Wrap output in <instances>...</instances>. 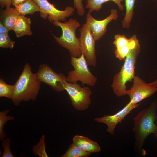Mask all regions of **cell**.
Instances as JSON below:
<instances>
[{
	"label": "cell",
	"instance_id": "f1b7e54d",
	"mask_svg": "<svg viewBox=\"0 0 157 157\" xmlns=\"http://www.w3.org/2000/svg\"><path fill=\"white\" fill-rule=\"evenodd\" d=\"M9 31L3 25L2 22H0V33L8 34Z\"/></svg>",
	"mask_w": 157,
	"mask_h": 157
},
{
	"label": "cell",
	"instance_id": "836d02e7",
	"mask_svg": "<svg viewBox=\"0 0 157 157\" xmlns=\"http://www.w3.org/2000/svg\"></svg>",
	"mask_w": 157,
	"mask_h": 157
},
{
	"label": "cell",
	"instance_id": "1f68e13d",
	"mask_svg": "<svg viewBox=\"0 0 157 157\" xmlns=\"http://www.w3.org/2000/svg\"><path fill=\"white\" fill-rule=\"evenodd\" d=\"M156 129L154 133V136L157 139V117L156 119Z\"/></svg>",
	"mask_w": 157,
	"mask_h": 157
},
{
	"label": "cell",
	"instance_id": "3957f363",
	"mask_svg": "<svg viewBox=\"0 0 157 157\" xmlns=\"http://www.w3.org/2000/svg\"><path fill=\"white\" fill-rule=\"evenodd\" d=\"M140 49L139 43L129 52L120 71L113 77L111 87L114 93L118 97L127 94L126 84L128 81H132L135 76V65Z\"/></svg>",
	"mask_w": 157,
	"mask_h": 157
},
{
	"label": "cell",
	"instance_id": "ac0fdd59",
	"mask_svg": "<svg viewBox=\"0 0 157 157\" xmlns=\"http://www.w3.org/2000/svg\"><path fill=\"white\" fill-rule=\"evenodd\" d=\"M131 38V40L128 44L122 48L115 49V56L120 60L125 59L130 51L139 43L135 35H133Z\"/></svg>",
	"mask_w": 157,
	"mask_h": 157
},
{
	"label": "cell",
	"instance_id": "d6986e66",
	"mask_svg": "<svg viewBox=\"0 0 157 157\" xmlns=\"http://www.w3.org/2000/svg\"><path fill=\"white\" fill-rule=\"evenodd\" d=\"M135 0H125L126 12L122 22L123 28H128L130 26L134 13V8Z\"/></svg>",
	"mask_w": 157,
	"mask_h": 157
},
{
	"label": "cell",
	"instance_id": "603a6c76",
	"mask_svg": "<svg viewBox=\"0 0 157 157\" xmlns=\"http://www.w3.org/2000/svg\"><path fill=\"white\" fill-rule=\"evenodd\" d=\"M45 135H43L40 138V141L33 146L32 148L34 154L40 157H48L46 150Z\"/></svg>",
	"mask_w": 157,
	"mask_h": 157
},
{
	"label": "cell",
	"instance_id": "8fae6325",
	"mask_svg": "<svg viewBox=\"0 0 157 157\" xmlns=\"http://www.w3.org/2000/svg\"><path fill=\"white\" fill-rule=\"evenodd\" d=\"M118 17L117 11L113 9L109 15L103 20H98L88 12L86 15V22L89 25L92 34L96 41L99 40L107 31L108 24L113 20L116 21Z\"/></svg>",
	"mask_w": 157,
	"mask_h": 157
},
{
	"label": "cell",
	"instance_id": "cb8c5ba5",
	"mask_svg": "<svg viewBox=\"0 0 157 157\" xmlns=\"http://www.w3.org/2000/svg\"><path fill=\"white\" fill-rule=\"evenodd\" d=\"M114 38L115 40L113 44L115 45L116 49H117L126 46L132 40L131 37L129 39L124 35L119 34L115 35Z\"/></svg>",
	"mask_w": 157,
	"mask_h": 157
},
{
	"label": "cell",
	"instance_id": "d4e9b609",
	"mask_svg": "<svg viewBox=\"0 0 157 157\" xmlns=\"http://www.w3.org/2000/svg\"><path fill=\"white\" fill-rule=\"evenodd\" d=\"M15 42L12 41L8 34L0 33V47L4 48L13 49Z\"/></svg>",
	"mask_w": 157,
	"mask_h": 157
},
{
	"label": "cell",
	"instance_id": "8992f818",
	"mask_svg": "<svg viewBox=\"0 0 157 157\" xmlns=\"http://www.w3.org/2000/svg\"><path fill=\"white\" fill-rule=\"evenodd\" d=\"M64 88L68 94L73 107L78 111L88 109L91 102L92 91L88 86L81 87L77 83L65 82Z\"/></svg>",
	"mask_w": 157,
	"mask_h": 157
},
{
	"label": "cell",
	"instance_id": "9a60e30c",
	"mask_svg": "<svg viewBox=\"0 0 157 157\" xmlns=\"http://www.w3.org/2000/svg\"><path fill=\"white\" fill-rule=\"evenodd\" d=\"M31 24L30 18L25 16L20 15L12 30L15 32L17 37L25 35L30 36L32 34L31 30Z\"/></svg>",
	"mask_w": 157,
	"mask_h": 157
},
{
	"label": "cell",
	"instance_id": "ffe728a7",
	"mask_svg": "<svg viewBox=\"0 0 157 157\" xmlns=\"http://www.w3.org/2000/svg\"><path fill=\"white\" fill-rule=\"evenodd\" d=\"M91 153L85 151L73 143L61 157H88Z\"/></svg>",
	"mask_w": 157,
	"mask_h": 157
},
{
	"label": "cell",
	"instance_id": "5b68a950",
	"mask_svg": "<svg viewBox=\"0 0 157 157\" xmlns=\"http://www.w3.org/2000/svg\"><path fill=\"white\" fill-rule=\"evenodd\" d=\"M70 63L74 69L68 72L67 76V82L77 83L78 81H80L83 86L85 85L91 87L95 85L97 78L89 69L87 61L83 53L78 58L71 56Z\"/></svg>",
	"mask_w": 157,
	"mask_h": 157
},
{
	"label": "cell",
	"instance_id": "30bf717a",
	"mask_svg": "<svg viewBox=\"0 0 157 157\" xmlns=\"http://www.w3.org/2000/svg\"><path fill=\"white\" fill-rule=\"evenodd\" d=\"M133 84L127 94L129 97V102L138 104L143 100L154 94L157 91V87L147 83L140 77L135 76L133 80Z\"/></svg>",
	"mask_w": 157,
	"mask_h": 157
},
{
	"label": "cell",
	"instance_id": "277c9868",
	"mask_svg": "<svg viewBox=\"0 0 157 157\" xmlns=\"http://www.w3.org/2000/svg\"><path fill=\"white\" fill-rule=\"evenodd\" d=\"M53 23L55 25L60 27L62 31V35L59 37L53 35L55 41L60 46L67 49L71 56L80 57L82 53L79 38H77L76 35V30L80 26L79 23L76 19L70 18L65 22L56 21Z\"/></svg>",
	"mask_w": 157,
	"mask_h": 157
},
{
	"label": "cell",
	"instance_id": "7402d4cb",
	"mask_svg": "<svg viewBox=\"0 0 157 157\" xmlns=\"http://www.w3.org/2000/svg\"><path fill=\"white\" fill-rule=\"evenodd\" d=\"M15 89V85L7 84L2 78L0 79V97H6L12 99Z\"/></svg>",
	"mask_w": 157,
	"mask_h": 157
},
{
	"label": "cell",
	"instance_id": "2e32d148",
	"mask_svg": "<svg viewBox=\"0 0 157 157\" xmlns=\"http://www.w3.org/2000/svg\"><path fill=\"white\" fill-rule=\"evenodd\" d=\"M15 9L20 15H32L36 11H40L38 5L33 0H28L15 6Z\"/></svg>",
	"mask_w": 157,
	"mask_h": 157
},
{
	"label": "cell",
	"instance_id": "4fadbf2b",
	"mask_svg": "<svg viewBox=\"0 0 157 157\" xmlns=\"http://www.w3.org/2000/svg\"><path fill=\"white\" fill-rule=\"evenodd\" d=\"M73 143L83 150L91 153L101 151V148L96 142L82 135H76L72 139Z\"/></svg>",
	"mask_w": 157,
	"mask_h": 157
},
{
	"label": "cell",
	"instance_id": "9c48e42d",
	"mask_svg": "<svg viewBox=\"0 0 157 157\" xmlns=\"http://www.w3.org/2000/svg\"><path fill=\"white\" fill-rule=\"evenodd\" d=\"M38 6L40 9V16L48 19L51 22L54 21H65L66 18L72 16L75 11L74 8L67 6L63 10L58 9L53 4L47 0H33Z\"/></svg>",
	"mask_w": 157,
	"mask_h": 157
},
{
	"label": "cell",
	"instance_id": "83f0119b",
	"mask_svg": "<svg viewBox=\"0 0 157 157\" xmlns=\"http://www.w3.org/2000/svg\"><path fill=\"white\" fill-rule=\"evenodd\" d=\"M12 0H0V5L1 7L3 8L5 7L6 9L10 7Z\"/></svg>",
	"mask_w": 157,
	"mask_h": 157
},
{
	"label": "cell",
	"instance_id": "6da1fadb",
	"mask_svg": "<svg viewBox=\"0 0 157 157\" xmlns=\"http://www.w3.org/2000/svg\"><path fill=\"white\" fill-rule=\"evenodd\" d=\"M157 101L154 100L148 108L140 111L133 118V131L135 138L134 149L140 152L147 137L154 133L157 117Z\"/></svg>",
	"mask_w": 157,
	"mask_h": 157
},
{
	"label": "cell",
	"instance_id": "4dcf8cb0",
	"mask_svg": "<svg viewBox=\"0 0 157 157\" xmlns=\"http://www.w3.org/2000/svg\"><path fill=\"white\" fill-rule=\"evenodd\" d=\"M149 84L152 86L157 87V78L155 80L151 83H149Z\"/></svg>",
	"mask_w": 157,
	"mask_h": 157
},
{
	"label": "cell",
	"instance_id": "484cf974",
	"mask_svg": "<svg viewBox=\"0 0 157 157\" xmlns=\"http://www.w3.org/2000/svg\"><path fill=\"white\" fill-rule=\"evenodd\" d=\"M1 141V145L4 149L1 157H14L10 148V139L9 138H5Z\"/></svg>",
	"mask_w": 157,
	"mask_h": 157
},
{
	"label": "cell",
	"instance_id": "52a82bcc",
	"mask_svg": "<svg viewBox=\"0 0 157 157\" xmlns=\"http://www.w3.org/2000/svg\"><path fill=\"white\" fill-rule=\"evenodd\" d=\"M80 49L85 56L88 65L95 67L97 65L95 48L96 41L91 32L90 26L86 23L79 29Z\"/></svg>",
	"mask_w": 157,
	"mask_h": 157
},
{
	"label": "cell",
	"instance_id": "d6a6232c",
	"mask_svg": "<svg viewBox=\"0 0 157 157\" xmlns=\"http://www.w3.org/2000/svg\"><path fill=\"white\" fill-rule=\"evenodd\" d=\"M120 0V1H122L123 0Z\"/></svg>",
	"mask_w": 157,
	"mask_h": 157
},
{
	"label": "cell",
	"instance_id": "7c38bea8",
	"mask_svg": "<svg viewBox=\"0 0 157 157\" xmlns=\"http://www.w3.org/2000/svg\"><path fill=\"white\" fill-rule=\"evenodd\" d=\"M139 105V104H133L129 102L123 108L115 114L95 118L94 120L98 123L105 124L107 126V132L114 135L115 129L118 124L120 123L132 110Z\"/></svg>",
	"mask_w": 157,
	"mask_h": 157
},
{
	"label": "cell",
	"instance_id": "e0dca14e",
	"mask_svg": "<svg viewBox=\"0 0 157 157\" xmlns=\"http://www.w3.org/2000/svg\"><path fill=\"white\" fill-rule=\"evenodd\" d=\"M86 1V8L88 9V12L91 13L93 11H99L102 6L103 4L109 1H112L116 4L119 9L123 11L124 6L122 4L120 0H85Z\"/></svg>",
	"mask_w": 157,
	"mask_h": 157
},
{
	"label": "cell",
	"instance_id": "4316f807",
	"mask_svg": "<svg viewBox=\"0 0 157 157\" xmlns=\"http://www.w3.org/2000/svg\"><path fill=\"white\" fill-rule=\"evenodd\" d=\"M83 0H73L74 8L76 9L77 13L80 16L83 15L85 10L83 4Z\"/></svg>",
	"mask_w": 157,
	"mask_h": 157
},
{
	"label": "cell",
	"instance_id": "f546056e",
	"mask_svg": "<svg viewBox=\"0 0 157 157\" xmlns=\"http://www.w3.org/2000/svg\"><path fill=\"white\" fill-rule=\"evenodd\" d=\"M27 0H12L11 4L15 7Z\"/></svg>",
	"mask_w": 157,
	"mask_h": 157
},
{
	"label": "cell",
	"instance_id": "5bb4252c",
	"mask_svg": "<svg viewBox=\"0 0 157 157\" xmlns=\"http://www.w3.org/2000/svg\"><path fill=\"white\" fill-rule=\"evenodd\" d=\"M20 15L13 7L1 11L0 21L9 31L12 30Z\"/></svg>",
	"mask_w": 157,
	"mask_h": 157
},
{
	"label": "cell",
	"instance_id": "ba28073f",
	"mask_svg": "<svg viewBox=\"0 0 157 157\" xmlns=\"http://www.w3.org/2000/svg\"><path fill=\"white\" fill-rule=\"evenodd\" d=\"M35 74L41 82L48 85L54 91L60 92L65 90L64 84L67 81V77L63 74L56 73L47 64L40 65Z\"/></svg>",
	"mask_w": 157,
	"mask_h": 157
},
{
	"label": "cell",
	"instance_id": "7a4b0ae2",
	"mask_svg": "<svg viewBox=\"0 0 157 157\" xmlns=\"http://www.w3.org/2000/svg\"><path fill=\"white\" fill-rule=\"evenodd\" d=\"M41 83L36 74L32 72L29 64L26 63L15 84L14 92L11 99L13 104L19 106L22 101L36 100L41 89Z\"/></svg>",
	"mask_w": 157,
	"mask_h": 157
},
{
	"label": "cell",
	"instance_id": "44dd1931",
	"mask_svg": "<svg viewBox=\"0 0 157 157\" xmlns=\"http://www.w3.org/2000/svg\"><path fill=\"white\" fill-rule=\"evenodd\" d=\"M10 110L7 109L0 111V141H1L6 137V134L3 131L5 124L8 121L14 120V117L12 116L8 115Z\"/></svg>",
	"mask_w": 157,
	"mask_h": 157
}]
</instances>
